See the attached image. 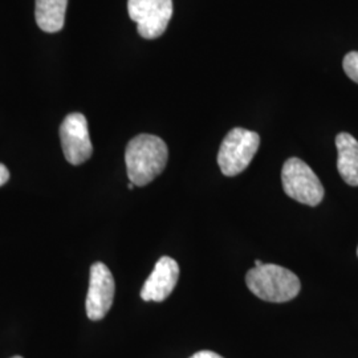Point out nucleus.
I'll use <instances>...</instances> for the list:
<instances>
[{
	"label": "nucleus",
	"instance_id": "1",
	"mask_svg": "<svg viewBox=\"0 0 358 358\" xmlns=\"http://www.w3.org/2000/svg\"><path fill=\"white\" fill-rule=\"evenodd\" d=\"M169 149L164 140L153 134H140L127 146L125 162L129 180L134 186H146L166 167Z\"/></svg>",
	"mask_w": 358,
	"mask_h": 358
},
{
	"label": "nucleus",
	"instance_id": "2",
	"mask_svg": "<svg viewBox=\"0 0 358 358\" xmlns=\"http://www.w3.org/2000/svg\"><path fill=\"white\" fill-rule=\"evenodd\" d=\"M248 289L269 303H287L300 294L301 284L292 271L276 264H263L245 275Z\"/></svg>",
	"mask_w": 358,
	"mask_h": 358
},
{
	"label": "nucleus",
	"instance_id": "3",
	"mask_svg": "<svg viewBox=\"0 0 358 358\" xmlns=\"http://www.w3.org/2000/svg\"><path fill=\"white\" fill-rule=\"evenodd\" d=\"M260 145L256 131L235 128L229 131L219 148L217 165L226 177H235L244 171L254 159Z\"/></svg>",
	"mask_w": 358,
	"mask_h": 358
},
{
	"label": "nucleus",
	"instance_id": "4",
	"mask_svg": "<svg viewBox=\"0 0 358 358\" xmlns=\"http://www.w3.org/2000/svg\"><path fill=\"white\" fill-rule=\"evenodd\" d=\"M284 192L308 206L320 205L324 199V187L315 171L300 158H289L285 161L282 170Z\"/></svg>",
	"mask_w": 358,
	"mask_h": 358
},
{
	"label": "nucleus",
	"instance_id": "5",
	"mask_svg": "<svg viewBox=\"0 0 358 358\" xmlns=\"http://www.w3.org/2000/svg\"><path fill=\"white\" fill-rule=\"evenodd\" d=\"M128 13L142 38L153 40L166 31L173 16V0H128Z\"/></svg>",
	"mask_w": 358,
	"mask_h": 358
},
{
	"label": "nucleus",
	"instance_id": "6",
	"mask_svg": "<svg viewBox=\"0 0 358 358\" xmlns=\"http://www.w3.org/2000/svg\"><path fill=\"white\" fill-rule=\"evenodd\" d=\"M60 140L66 161L78 166L87 162L93 153L88 121L81 113L66 115L60 127Z\"/></svg>",
	"mask_w": 358,
	"mask_h": 358
},
{
	"label": "nucleus",
	"instance_id": "7",
	"mask_svg": "<svg viewBox=\"0 0 358 358\" xmlns=\"http://www.w3.org/2000/svg\"><path fill=\"white\" fill-rule=\"evenodd\" d=\"M115 292V279L110 269L100 262L92 264L90 288L85 303L90 320H103L113 306Z\"/></svg>",
	"mask_w": 358,
	"mask_h": 358
},
{
	"label": "nucleus",
	"instance_id": "8",
	"mask_svg": "<svg viewBox=\"0 0 358 358\" xmlns=\"http://www.w3.org/2000/svg\"><path fill=\"white\" fill-rule=\"evenodd\" d=\"M178 279V263L169 256H162L142 287V300L157 303L165 301L173 294Z\"/></svg>",
	"mask_w": 358,
	"mask_h": 358
},
{
	"label": "nucleus",
	"instance_id": "9",
	"mask_svg": "<svg viewBox=\"0 0 358 358\" xmlns=\"http://www.w3.org/2000/svg\"><path fill=\"white\" fill-rule=\"evenodd\" d=\"M338 153L337 169L341 178L350 186H358V141L349 133H340L336 137Z\"/></svg>",
	"mask_w": 358,
	"mask_h": 358
},
{
	"label": "nucleus",
	"instance_id": "10",
	"mask_svg": "<svg viewBox=\"0 0 358 358\" xmlns=\"http://www.w3.org/2000/svg\"><path fill=\"white\" fill-rule=\"evenodd\" d=\"M68 0H36L35 17L38 28L55 34L64 28L65 11Z\"/></svg>",
	"mask_w": 358,
	"mask_h": 358
},
{
	"label": "nucleus",
	"instance_id": "11",
	"mask_svg": "<svg viewBox=\"0 0 358 358\" xmlns=\"http://www.w3.org/2000/svg\"><path fill=\"white\" fill-rule=\"evenodd\" d=\"M343 66L346 76L358 84V52H349L344 57Z\"/></svg>",
	"mask_w": 358,
	"mask_h": 358
},
{
	"label": "nucleus",
	"instance_id": "12",
	"mask_svg": "<svg viewBox=\"0 0 358 358\" xmlns=\"http://www.w3.org/2000/svg\"><path fill=\"white\" fill-rule=\"evenodd\" d=\"M10 171H8V169L4 166L3 164H0V187L1 186H4L8 180H10Z\"/></svg>",
	"mask_w": 358,
	"mask_h": 358
},
{
	"label": "nucleus",
	"instance_id": "13",
	"mask_svg": "<svg viewBox=\"0 0 358 358\" xmlns=\"http://www.w3.org/2000/svg\"><path fill=\"white\" fill-rule=\"evenodd\" d=\"M190 358H223L222 356H219L215 352H211V350H201L195 355H192Z\"/></svg>",
	"mask_w": 358,
	"mask_h": 358
},
{
	"label": "nucleus",
	"instance_id": "14",
	"mask_svg": "<svg viewBox=\"0 0 358 358\" xmlns=\"http://www.w3.org/2000/svg\"><path fill=\"white\" fill-rule=\"evenodd\" d=\"M263 266V262L262 260H255V267H260Z\"/></svg>",
	"mask_w": 358,
	"mask_h": 358
},
{
	"label": "nucleus",
	"instance_id": "15",
	"mask_svg": "<svg viewBox=\"0 0 358 358\" xmlns=\"http://www.w3.org/2000/svg\"><path fill=\"white\" fill-rule=\"evenodd\" d=\"M134 187H136V186H134V185H133V183H131V182H130V183H129V185H128L129 190H133V189H134Z\"/></svg>",
	"mask_w": 358,
	"mask_h": 358
},
{
	"label": "nucleus",
	"instance_id": "16",
	"mask_svg": "<svg viewBox=\"0 0 358 358\" xmlns=\"http://www.w3.org/2000/svg\"><path fill=\"white\" fill-rule=\"evenodd\" d=\"M11 358H23V357H20V356H15V357H11Z\"/></svg>",
	"mask_w": 358,
	"mask_h": 358
},
{
	"label": "nucleus",
	"instance_id": "17",
	"mask_svg": "<svg viewBox=\"0 0 358 358\" xmlns=\"http://www.w3.org/2000/svg\"><path fill=\"white\" fill-rule=\"evenodd\" d=\"M357 255H358V248H357Z\"/></svg>",
	"mask_w": 358,
	"mask_h": 358
}]
</instances>
